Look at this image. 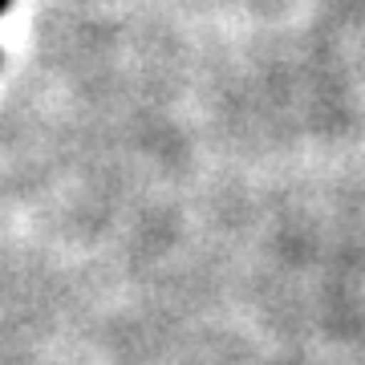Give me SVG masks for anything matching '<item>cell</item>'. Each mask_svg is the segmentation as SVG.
<instances>
[{
    "instance_id": "1",
    "label": "cell",
    "mask_w": 365,
    "mask_h": 365,
    "mask_svg": "<svg viewBox=\"0 0 365 365\" xmlns=\"http://www.w3.org/2000/svg\"><path fill=\"white\" fill-rule=\"evenodd\" d=\"M9 4H13V0H0V16H4V9H9Z\"/></svg>"
}]
</instances>
